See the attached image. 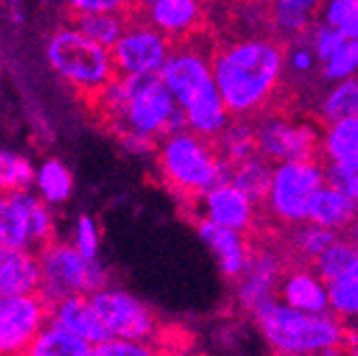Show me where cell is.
<instances>
[{
    "label": "cell",
    "mask_w": 358,
    "mask_h": 356,
    "mask_svg": "<svg viewBox=\"0 0 358 356\" xmlns=\"http://www.w3.org/2000/svg\"><path fill=\"white\" fill-rule=\"evenodd\" d=\"M213 79L233 118H258L282 109L286 43L273 34H248L215 43Z\"/></svg>",
    "instance_id": "obj_1"
},
{
    "label": "cell",
    "mask_w": 358,
    "mask_h": 356,
    "mask_svg": "<svg viewBox=\"0 0 358 356\" xmlns=\"http://www.w3.org/2000/svg\"><path fill=\"white\" fill-rule=\"evenodd\" d=\"M115 135H132L160 141L169 132L188 128L186 115L175 103L160 75H115L87 101Z\"/></svg>",
    "instance_id": "obj_2"
},
{
    "label": "cell",
    "mask_w": 358,
    "mask_h": 356,
    "mask_svg": "<svg viewBox=\"0 0 358 356\" xmlns=\"http://www.w3.org/2000/svg\"><path fill=\"white\" fill-rule=\"evenodd\" d=\"M205 36L201 32L188 41L175 43L160 77L184 111L186 126L196 135L215 141L231 122V113L213 79L211 52L215 45L207 48Z\"/></svg>",
    "instance_id": "obj_3"
},
{
    "label": "cell",
    "mask_w": 358,
    "mask_h": 356,
    "mask_svg": "<svg viewBox=\"0 0 358 356\" xmlns=\"http://www.w3.org/2000/svg\"><path fill=\"white\" fill-rule=\"evenodd\" d=\"M156 164L166 188L190 203H199L207 190L231 177V164L222 158L215 141L190 128L169 132L158 141Z\"/></svg>",
    "instance_id": "obj_4"
},
{
    "label": "cell",
    "mask_w": 358,
    "mask_h": 356,
    "mask_svg": "<svg viewBox=\"0 0 358 356\" xmlns=\"http://www.w3.org/2000/svg\"><path fill=\"white\" fill-rule=\"evenodd\" d=\"M45 58L52 71L90 101L117 75L111 50L85 36L75 24L56 28L45 41Z\"/></svg>",
    "instance_id": "obj_5"
},
{
    "label": "cell",
    "mask_w": 358,
    "mask_h": 356,
    "mask_svg": "<svg viewBox=\"0 0 358 356\" xmlns=\"http://www.w3.org/2000/svg\"><path fill=\"white\" fill-rule=\"evenodd\" d=\"M254 314L268 346L280 356H316L343 346L345 339V329L327 311L309 314L271 301Z\"/></svg>",
    "instance_id": "obj_6"
},
{
    "label": "cell",
    "mask_w": 358,
    "mask_h": 356,
    "mask_svg": "<svg viewBox=\"0 0 358 356\" xmlns=\"http://www.w3.org/2000/svg\"><path fill=\"white\" fill-rule=\"evenodd\" d=\"M36 254L41 266L38 294L50 305L73 294H94L109 284L107 266L99 258L83 256L71 241L52 239Z\"/></svg>",
    "instance_id": "obj_7"
},
{
    "label": "cell",
    "mask_w": 358,
    "mask_h": 356,
    "mask_svg": "<svg viewBox=\"0 0 358 356\" xmlns=\"http://www.w3.org/2000/svg\"><path fill=\"white\" fill-rule=\"evenodd\" d=\"M324 184V160L278 162L262 207L280 225L296 227L307 222L309 201Z\"/></svg>",
    "instance_id": "obj_8"
},
{
    "label": "cell",
    "mask_w": 358,
    "mask_h": 356,
    "mask_svg": "<svg viewBox=\"0 0 358 356\" xmlns=\"http://www.w3.org/2000/svg\"><path fill=\"white\" fill-rule=\"evenodd\" d=\"M56 218L52 205L32 188L0 192V245L41 250L54 239Z\"/></svg>",
    "instance_id": "obj_9"
},
{
    "label": "cell",
    "mask_w": 358,
    "mask_h": 356,
    "mask_svg": "<svg viewBox=\"0 0 358 356\" xmlns=\"http://www.w3.org/2000/svg\"><path fill=\"white\" fill-rule=\"evenodd\" d=\"M256 139L258 154L273 164L286 160H322V132L311 122L292 120L288 111L258 115Z\"/></svg>",
    "instance_id": "obj_10"
},
{
    "label": "cell",
    "mask_w": 358,
    "mask_h": 356,
    "mask_svg": "<svg viewBox=\"0 0 358 356\" xmlns=\"http://www.w3.org/2000/svg\"><path fill=\"white\" fill-rule=\"evenodd\" d=\"M173 48L175 43L166 34L132 13L126 30L111 48V56L120 75H160Z\"/></svg>",
    "instance_id": "obj_11"
},
{
    "label": "cell",
    "mask_w": 358,
    "mask_h": 356,
    "mask_svg": "<svg viewBox=\"0 0 358 356\" xmlns=\"http://www.w3.org/2000/svg\"><path fill=\"white\" fill-rule=\"evenodd\" d=\"M109 337L152 341L160 333V325L154 311L134 294L105 286L90 294Z\"/></svg>",
    "instance_id": "obj_12"
},
{
    "label": "cell",
    "mask_w": 358,
    "mask_h": 356,
    "mask_svg": "<svg viewBox=\"0 0 358 356\" xmlns=\"http://www.w3.org/2000/svg\"><path fill=\"white\" fill-rule=\"evenodd\" d=\"M50 320V303L38 292L0 297V356H22Z\"/></svg>",
    "instance_id": "obj_13"
},
{
    "label": "cell",
    "mask_w": 358,
    "mask_h": 356,
    "mask_svg": "<svg viewBox=\"0 0 358 356\" xmlns=\"http://www.w3.org/2000/svg\"><path fill=\"white\" fill-rule=\"evenodd\" d=\"M199 205L203 209V218L211 220L220 227H227L239 233H252L258 218V203L245 194L239 186L233 182H222L207 190Z\"/></svg>",
    "instance_id": "obj_14"
},
{
    "label": "cell",
    "mask_w": 358,
    "mask_h": 356,
    "mask_svg": "<svg viewBox=\"0 0 358 356\" xmlns=\"http://www.w3.org/2000/svg\"><path fill=\"white\" fill-rule=\"evenodd\" d=\"M134 13L166 34L173 43H182L205 32L207 0H156Z\"/></svg>",
    "instance_id": "obj_15"
},
{
    "label": "cell",
    "mask_w": 358,
    "mask_h": 356,
    "mask_svg": "<svg viewBox=\"0 0 358 356\" xmlns=\"http://www.w3.org/2000/svg\"><path fill=\"white\" fill-rule=\"evenodd\" d=\"M196 229L201 239L217 258L220 271L227 278H241L248 269V262L252 256V248L248 245L243 233L220 227L211 220L201 218L196 222Z\"/></svg>",
    "instance_id": "obj_16"
},
{
    "label": "cell",
    "mask_w": 358,
    "mask_h": 356,
    "mask_svg": "<svg viewBox=\"0 0 358 356\" xmlns=\"http://www.w3.org/2000/svg\"><path fill=\"white\" fill-rule=\"evenodd\" d=\"M50 322L92 346L109 337L90 294H73L50 305Z\"/></svg>",
    "instance_id": "obj_17"
},
{
    "label": "cell",
    "mask_w": 358,
    "mask_h": 356,
    "mask_svg": "<svg viewBox=\"0 0 358 356\" xmlns=\"http://www.w3.org/2000/svg\"><path fill=\"white\" fill-rule=\"evenodd\" d=\"M282 276V260L273 250H260L250 256L248 269L241 276L239 299L243 307L258 311L262 305L275 301V288Z\"/></svg>",
    "instance_id": "obj_18"
},
{
    "label": "cell",
    "mask_w": 358,
    "mask_h": 356,
    "mask_svg": "<svg viewBox=\"0 0 358 356\" xmlns=\"http://www.w3.org/2000/svg\"><path fill=\"white\" fill-rule=\"evenodd\" d=\"M38 286V254L34 250L0 245V297L34 294Z\"/></svg>",
    "instance_id": "obj_19"
},
{
    "label": "cell",
    "mask_w": 358,
    "mask_h": 356,
    "mask_svg": "<svg viewBox=\"0 0 358 356\" xmlns=\"http://www.w3.org/2000/svg\"><path fill=\"white\" fill-rule=\"evenodd\" d=\"M322 5L324 0H273L266 9L268 30L288 45L309 34Z\"/></svg>",
    "instance_id": "obj_20"
},
{
    "label": "cell",
    "mask_w": 358,
    "mask_h": 356,
    "mask_svg": "<svg viewBox=\"0 0 358 356\" xmlns=\"http://www.w3.org/2000/svg\"><path fill=\"white\" fill-rule=\"evenodd\" d=\"M280 294L288 307L309 311V314H324L331 307L329 286L320 280L316 271L307 269L303 264L286 273L280 284Z\"/></svg>",
    "instance_id": "obj_21"
},
{
    "label": "cell",
    "mask_w": 358,
    "mask_h": 356,
    "mask_svg": "<svg viewBox=\"0 0 358 356\" xmlns=\"http://www.w3.org/2000/svg\"><path fill=\"white\" fill-rule=\"evenodd\" d=\"M356 215H358V203L331 184H324L316 190L307 209V222L327 227L335 233L348 231Z\"/></svg>",
    "instance_id": "obj_22"
},
{
    "label": "cell",
    "mask_w": 358,
    "mask_h": 356,
    "mask_svg": "<svg viewBox=\"0 0 358 356\" xmlns=\"http://www.w3.org/2000/svg\"><path fill=\"white\" fill-rule=\"evenodd\" d=\"M32 188L48 205L58 207L73 194V173L62 160L48 158L34 169Z\"/></svg>",
    "instance_id": "obj_23"
},
{
    "label": "cell",
    "mask_w": 358,
    "mask_h": 356,
    "mask_svg": "<svg viewBox=\"0 0 358 356\" xmlns=\"http://www.w3.org/2000/svg\"><path fill=\"white\" fill-rule=\"evenodd\" d=\"M92 343L48 320L22 356H90Z\"/></svg>",
    "instance_id": "obj_24"
},
{
    "label": "cell",
    "mask_w": 358,
    "mask_h": 356,
    "mask_svg": "<svg viewBox=\"0 0 358 356\" xmlns=\"http://www.w3.org/2000/svg\"><path fill=\"white\" fill-rule=\"evenodd\" d=\"M215 145L231 166L258 154V139H256V120L254 118H235L222 130V135L215 139Z\"/></svg>",
    "instance_id": "obj_25"
},
{
    "label": "cell",
    "mask_w": 358,
    "mask_h": 356,
    "mask_svg": "<svg viewBox=\"0 0 358 356\" xmlns=\"http://www.w3.org/2000/svg\"><path fill=\"white\" fill-rule=\"evenodd\" d=\"M271 177H273V162L266 160L262 154H254L231 166L229 182L239 186L262 207L268 186H271Z\"/></svg>",
    "instance_id": "obj_26"
},
{
    "label": "cell",
    "mask_w": 358,
    "mask_h": 356,
    "mask_svg": "<svg viewBox=\"0 0 358 356\" xmlns=\"http://www.w3.org/2000/svg\"><path fill=\"white\" fill-rule=\"evenodd\" d=\"M322 160L356 162L358 160V118H345L324 126Z\"/></svg>",
    "instance_id": "obj_27"
},
{
    "label": "cell",
    "mask_w": 358,
    "mask_h": 356,
    "mask_svg": "<svg viewBox=\"0 0 358 356\" xmlns=\"http://www.w3.org/2000/svg\"><path fill=\"white\" fill-rule=\"evenodd\" d=\"M345 118H358V77L356 75L337 81V85L331 87L318 105V120L322 126H329Z\"/></svg>",
    "instance_id": "obj_28"
},
{
    "label": "cell",
    "mask_w": 358,
    "mask_h": 356,
    "mask_svg": "<svg viewBox=\"0 0 358 356\" xmlns=\"http://www.w3.org/2000/svg\"><path fill=\"white\" fill-rule=\"evenodd\" d=\"M311 264L313 271L320 276V280L324 284H331L333 280L341 278L358 264V248L352 243L350 237H337Z\"/></svg>",
    "instance_id": "obj_29"
},
{
    "label": "cell",
    "mask_w": 358,
    "mask_h": 356,
    "mask_svg": "<svg viewBox=\"0 0 358 356\" xmlns=\"http://www.w3.org/2000/svg\"><path fill=\"white\" fill-rule=\"evenodd\" d=\"M335 239H337L335 231L320 227V225H313V222H301L290 235V250L299 258L301 264L313 262Z\"/></svg>",
    "instance_id": "obj_30"
},
{
    "label": "cell",
    "mask_w": 358,
    "mask_h": 356,
    "mask_svg": "<svg viewBox=\"0 0 358 356\" xmlns=\"http://www.w3.org/2000/svg\"><path fill=\"white\" fill-rule=\"evenodd\" d=\"M130 15L120 13H92V15H79L73 17V24L92 41L101 43L105 48H113L122 32L128 26Z\"/></svg>",
    "instance_id": "obj_31"
},
{
    "label": "cell",
    "mask_w": 358,
    "mask_h": 356,
    "mask_svg": "<svg viewBox=\"0 0 358 356\" xmlns=\"http://www.w3.org/2000/svg\"><path fill=\"white\" fill-rule=\"evenodd\" d=\"M34 184L32 162L11 150H0V192L28 190Z\"/></svg>",
    "instance_id": "obj_32"
},
{
    "label": "cell",
    "mask_w": 358,
    "mask_h": 356,
    "mask_svg": "<svg viewBox=\"0 0 358 356\" xmlns=\"http://www.w3.org/2000/svg\"><path fill=\"white\" fill-rule=\"evenodd\" d=\"M329 286L331 309L339 316H358V264Z\"/></svg>",
    "instance_id": "obj_33"
},
{
    "label": "cell",
    "mask_w": 358,
    "mask_h": 356,
    "mask_svg": "<svg viewBox=\"0 0 358 356\" xmlns=\"http://www.w3.org/2000/svg\"><path fill=\"white\" fill-rule=\"evenodd\" d=\"M358 71V38H348L343 45L322 62V77L327 81H341L354 77Z\"/></svg>",
    "instance_id": "obj_34"
},
{
    "label": "cell",
    "mask_w": 358,
    "mask_h": 356,
    "mask_svg": "<svg viewBox=\"0 0 358 356\" xmlns=\"http://www.w3.org/2000/svg\"><path fill=\"white\" fill-rule=\"evenodd\" d=\"M90 356H162V354L156 346H152V341L107 337L92 346Z\"/></svg>",
    "instance_id": "obj_35"
},
{
    "label": "cell",
    "mask_w": 358,
    "mask_h": 356,
    "mask_svg": "<svg viewBox=\"0 0 358 356\" xmlns=\"http://www.w3.org/2000/svg\"><path fill=\"white\" fill-rule=\"evenodd\" d=\"M71 243L83 256H87V258H99V252H101V229H99V222L92 215H90V213H81L75 220Z\"/></svg>",
    "instance_id": "obj_36"
},
{
    "label": "cell",
    "mask_w": 358,
    "mask_h": 356,
    "mask_svg": "<svg viewBox=\"0 0 358 356\" xmlns=\"http://www.w3.org/2000/svg\"><path fill=\"white\" fill-rule=\"evenodd\" d=\"M311 38V48H313V54H316L318 62L322 64L324 60H329L343 43L348 41V36L335 28V26H329V24H318V26H313L307 34Z\"/></svg>",
    "instance_id": "obj_37"
},
{
    "label": "cell",
    "mask_w": 358,
    "mask_h": 356,
    "mask_svg": "<svg viewBox=\"0 0 358 356\" xmlns=\"http://www.w3.org/2000/svg\"><path fill=\"white\" fill-rule=\"evenodd\" d=\"M327 184L345 192L358 203V160L356 162H327L324 164Z\"/></svg>",
    "instance_id": "obj_38"
},
{
    "label": "cell",
    "mask_w": 358,
    "mask_h": 356,
    "mask_svg": "<svg viewBox=\"0 0 358 356\" xmlns=\"http://www.w3.org/2000/svg\"><path fill=\"white\" fill-rule=\"evenodd\" d=\"M66 7L73 17L92 15V13H120L132 15L134 0H66Z\"/></svg>",
    "instance_id": "obj_39"
},
{
    "label": "cell",
    "mask_w": 358,
    "mask_h": 356,
    "mask_svg": "<svg viewBox=\"0 0 358 356\" xmlns=\"http://www.w3.org/2000/svg\"><path fill=\"white\" fill-rule=\"evenodd\" d=\"M320 15L324 24L341 30L358 15V0H324Z\"/></svg>",
    "instance_id": "obj_40"
},
{
    "label": "cell",
    "mask_w": 358,
    "mask_h": 356,
    "mask_svg": "<svg viewBox=\"0 0 358 356\" xmlns=\"http://www.w3.org/2000/svg\"><path fill=\"white\" fill-rule=\"evenodd\" d=\"M341 32H343L348 38H358V15H356L350 24H345V26L341 28Z\"/></svg>",
    "instance_id": "obj_41"
},
{
    "label": "cell",
    "mask_w": 358,
    "mask_h": 356,
    "mask_svg": "<svg viewBox=\"0 0 358 356\" xmlns=\"http://www.w3.org/2000/svg\"><path fill=\"white\" fill-rule=\"evenodd\" d=\"M241 5H252V7H260V9H268V5L273 3V0H237Z\"/></svg>",
    "instance_id": "obj_42"
},
{
    "label": "cell",
    "mask_w": 358,
    "mask_h": 356,
    "mask_svg": "<svg viewBox=\"0 0 358 356\" xmlns=\"http://www.w3.org/2000/svg\"><path fill=\"white\" fill-rule=\"evenodd\" d=\"M348 233H350L348 237L352 239V243H354V245L358 248V215H356V220H354V222H352V225H350Z\"/></svg>",
    "instance_id": "obj_43"
},
{
    "label": "cell",
    "mask_w": 358,
    "mask_h": 356,
    "mask_svg": "<svg viewBox=\"0 0 358 356\" xmlns=\"http://www.w3.org/2000/svg\"><path fill=\"white\" fill-rule=\"evenodd\" d=\"M11 17H13V22H15V24H22V22H24V13H22V9H20V7H11Z\"/></svg>",
    "instance_id": "obj_44"
},
{
    "label": "cell",
    "mask_w": 358,
    "mask_h": 356,
    "mask_svg": "<svg viewBox=\"0 0 358 356\" xmlns=\"http://www.w3.org/2000/svg\"><path fill=\"white\" fill-rule=\"evenodd\" d=\"M152 3H156V0H134V11H141V9L150 7Z\"/></svg>",
    "instance_id": "obj_45"
},
{
    "label": "cell",
    "mask_w": 358,
    "mask_h": 356,
    "mask_svg": "<svg viewBox=\"0 0 358 356\" xmlns=\"http://www.w3.org/2000/svg\"><path fill=\"white\" fill-rule=\"evenodd\" d=\"M341 348H343V346H339V348H331V350H324V352H322V356H350V354H343V352H341Z\"/></svg>",
    "instance_id": "obj_46"
},
{
    "label": "cell",
    "mask_w": 358,
    "mask_h": 356,
    "mask_svg": "<svg viewBox=\"0 0 358 356\" xmlns=\"http://www.w3.org/2000/svg\"><path fill=\"white\" fill-rule=\"evenodd\" d=\"M345 350H348V354H350V356H358V341H356V343H352V346H348Z\"/></svg>",
    "instance_id": "obj_47"
},
{
    "label": "cell",
    "mask_w": 358,
    "mask_h": 356,
    "mask_svg": "<svg viewBox=\"0 0 358 356\" xmlns=\"http://www.w3.org/2000/svg\"><path fill=\"white\" fill-rule=\"evenodd\" d=\"M7 3H9L11 7H20V5L24 3V0H7Z\"/></svg>",
    "instance_id": "obj_48"
}]
</instances>
